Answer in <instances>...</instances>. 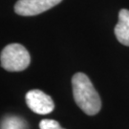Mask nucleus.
Listing matches in <instances>:
<instances>
[{"label":"nucleus","mask_w":129,"mask_h":129,"mask_svg":"<svg viewBox=\"0 0 129 129\" xmlns=\"http://www.w3.org/2000/svg\"><path fill=\"white\" fill-rule=\"evenodd\" d=\"M72 87L75 102L81 110L90 116L98 114L102 102L93 83L83 73H77L72 78Z\"/></svg>","instance_id":"obj_1"},{"label":"nucleus","mask_w":129,"mask_h":129,"mask_svg":"<svg viewBox=\"0 0 129 129\" xmlns=\"http://www.w3.org/2000/svg\"><path fill=\"white\" fill-rule=\"evenodd\" d=\"M1 66L7 71H23L30 65L31 56L27 49L18 43H12L5 47L0 55Z\"/></svg>","instance_id":"obj_2"},{"label":"nucleus","mask_w":129,"mask_h":129,"mask_svg":"<svg viewBox=\"0 0 129 129\" xmlns=\"http://www.w3.org/2000/svg\"><path fill=\"white\" fill-rule=\"evenodd\" d=\"M62 0H18L14 5V12L19 15L33 16L44 13Z\"/></svg>","instance_id":"obj_3"},{"label":"nucleus","mask_w":129,"mask_h":129,"mask_svg":"<svg viewBox=\"0 0 129 129\" xmlns=\"http://www.w3.org/2000/svg\"><path fill=\"white\" fill-rule=\"evenodd\" d=\"M26 103L29 108L38 115H46L55 108L52 98L40 90H31L26 94Z\"/></svg>","instance_id":"obj_4"},{"label":"nucleus","mask_w":129,"mask_h":129,"mask_svg":"<svg viewBox=\"0 0 129 129\" xmlns=\"http://www.w3.org/2000/svg\"><path fill=\"white\" fill-rule=\"evenodd\" d=\"M115 35L119 41L129 46V11L122 9L119 13V21L115 27Z\"/></svg>","instance_id":"obj_5"},{"label":"nucleus","mask_w":129,"mask_h":129,"mask_svg":"<svg viewBox=\"0 0 129 129\" xmlns=\"http://www.w3.org/2000/svg\"><path fill=\"white\" fill-rule=\"evenodd\" d=\"M0 129H28L27 122L17 116H7L0 123Z\"/></svg>","instance_id":"obj_6"},{"label":"nucleus","mask_w":129,"mask_h":129,"mask_svg":"<svg viewBox=\"0 0 129 129\" xmlns=\"http://www.w3.org/2000/svg\"><path fill=\"white\" fill-rule=\"evenodd\" d=\"M59 123L54 120H42L39 122L40 129H57L59 128Z\"/></svg>","instance_id":"obj_7"},{"label":"nucleus","mask_w":129,"mask_h":129,"mask_svg":"<svg viewBox=\"0 0 129 129\" xmlns=\"http://www.w3.org/2000/svg\"><path fill=\"white\" fill-rule=\"evenodd\" d=\"M57 129H63V128H61V127H59V128H57Z\"/></svg>","instance_id":"obj_8"}]
</instances>
